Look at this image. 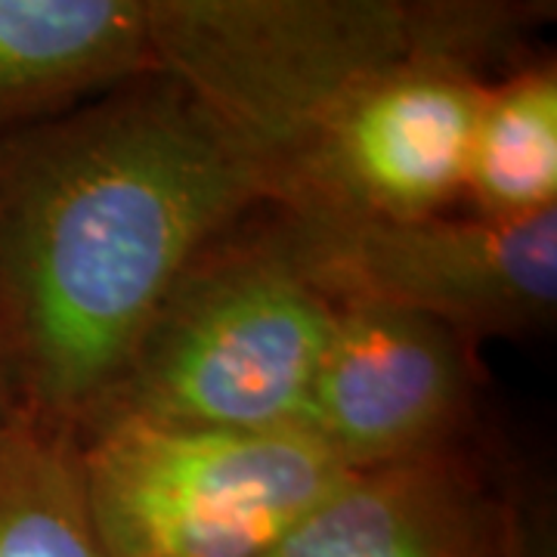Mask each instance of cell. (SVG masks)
Returning a JSON list of instances; mask_svg holds the SVG:
<instances>
[{"label": "cell", "instance_id": "6da1fadb", "mask_svg": "<svg viewBox=\"0 0 557 557\" xmlns=\"http://www.w3.org/2000/svg\"><path fill=\"white\" fill-rule=\"evenodd\" d=\"M270 205L230 134L143 75L0 139V397L78 443L180 273Z\"/></svg>", "mask_w": 557, "mask_h": 557}, {"label": "cell", "instance_id": "7a4b0ae2", "mask_svg": "<svg viewBox=\"0 0 557 557\" xmlns=\"http://www.w3.org/2000/svg\"><path fill=\"white\" fill-rule=\"evenodd\" d=\"M335 319L338 304L307 273L282 214L260 205L180 273L102 418L304 428Z\"/></svg>", "mask_w": 557, "mask_h": 557}, {"label": "cell", "instance_id": "3957f363", "mask_svg": "<svg viewBox=\"0 0 557 557\" xmlns=\"http://www.w3.org/2000/svg\"><path fill=\"white\" fill-rule=\"evenodd\" d=\"M552 3L483 0L449 38L350 87L267 177V201L332 220H418L465 201L486 87L527 60Z\"/></svg>", "mask_w": 557, "mask_h": 557}, {"label": "cell", "instance_id": "277c9868", "mask_svg": "<svg viewBox=\"0 0 557 557\" xmlns=\"http://www.w3.org/2000/svg\"><path fill=\"white\" fill-rule=\"evenodd\" d=\"M177 78L263 183L366 75L474 20L480 0H146Z\"/></svg>", "mask_w": 557, "mask_h": 557}, {"label": "cell", "instance_id": "5b68a950", "mask_svg": "<svg viewBox=\"0 0 557 557\" xmlns=\"http://www.w3.org/2000/svg\"><path fill=\"white\" fill-rule=\"evenodd\" d=\"M78 453L109 557H267L350 474L304 428L112 416Z\"/></svg>", "mask_w": 557, "mask_h": 557}, {"label": "cell", "instance_id": "8992f818", "mask_svg": "<svg viewBox=\"0 0 557 557\" xmlns=\"http://www.w3.org/2000/svg\"><path fill=\"white\" fill-rule=\"evenodd\" d=\"M307 273L335 304H381L440 319L483 341L545 332L557 313V208L483 220L300 218L276 208Z\"/></svg>", "mask_w": 557, "mask_h": 557}, {"label": "cell", "instance_id": "52a82bcc", "mask_svg": "<svg viewBox=\"0 0 557 557\" xmlns=\"http://www.w3.org/2000/svg\"><path fill=\"white\" fill-rule=\"evenodd\" d=\"M480 347L440 319L341 304L304 431L347 471L474 443Z\"/></svg>", "mask_w": 557, "mask_h": 557}, {"label": "cell", "instance_id": "ba28073f", "mask_svg": "<svg viewBox=\"0 0 557 557\" xmlns=\"http://www.w3.org/2000/svg\"><path fill=\"white\" fill-rule=\"evenodd\" d=\"M267 557H555L478 443L350 471Z\"/></svg>", "mask_w": 557, "mask_h": 557}, {"label": "cell", "instance_id": "9c48e42d", "mask_svg": "<svg viewBox=\"0 0 557 557\" xmlns=\"http://www.w3.org/2000/svg\"><path fill=\"white\" fill-rule=\"evenodd\" d=\"M156 75L146 0H0V139Z\"/></svg>", "mask_w": 557, "mask_h": 557}, {"label": "cell", "instance_id": "30bf717a", "mask_svg": "<svg viewBox=\"0 0 557 557\" xmlns=\"http://www.w3.org/2000/svg\"><path fill=\"white\" fill-rule=\"evenodd\" d=\"M465 205L483 220H530L557 208V62H518L483 97Z\"/></svg>", "mask_w": 557, "mask_h": 557}, {"label": "cell", "instance_id": "8fae6325", "mask_svg": "<svg viewBox=\"0 0 557 557\" xmlns=\"http://www.w3.org/2000/svg\"><path fill=\"white\" fill-rule=\"evenodd\" d=\"M0 557H109L75 440L0 418Z\"/></svg>", "mask_w": 557, "mask_h": 557}, {"label": "cell", "instance_id": "7c38bea8", "mask_svg": "<svg viewBox=\"0 0 557 557\" xmlns=\"http://www.w3.org/2000/svg\"><path fill=\"white\" fill-rule=\"evenodd\" d=\"M0 418H7V406H3V397H0Z\"/></svg>", "mask_w": 557, "mask_h": 557}]
</instances>
